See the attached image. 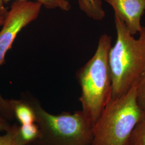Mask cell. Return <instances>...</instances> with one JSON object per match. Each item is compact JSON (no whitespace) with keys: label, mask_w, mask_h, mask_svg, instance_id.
Here are the masks:
<instances>
[{"label":"cell","mask_w":145,"mask_h":145,"mask_svg":"<svg viewBox=\"0 0 145 145\" xmlns=\"http://www.w3.org/2000/svg\"><path fill=\"white\" fill-rule=\"evenodd\" d=\"M111 42V36L101 35L93 57L76 72L81 89L79 101L82 111L93 125L111 100L112 84L109 63Z\"/></svg>","instance_id":"cell-1"},{"label":"cell","mask_w":145,"mask_h":145,"mask_svg":"<svg viewBox=\"0 0 145 145\" xmlns=\"http://www.w3.org/2000/svg\"><path fill=\"white\" fill-rule=\"evenodd\" d=\"M117 39L109 54L112 78L111 99L126 93L145 71V27L135 38L124 22L114 15Z\"/></svg>","instance_id":"cell-2"},{"label":"cell","mask_w":145,"mask_h":145,"mask_svg":"<svg viewBox=\"0 0 145 145\" xmlns=\"http://www.w3.org/2000/svg\"><path fill=\"white\" fill-rule=\"evenodd\" d=\"M145 117V110L137 101L135 83L106 105L93 125L92 145H130L135 126Z\"/></svg>","instance_id":"cell-3"},{"label":"cell","mask_w":145,"mask_h":145,"mask_svg":"<svg viewBox=\"0 0 145 145\" xmlns=\"http://www.w3.org/2000/svg\"><path fill=\"white\" fill-rule=\"evenodd\" d=\"M26 99L34 109L40 132L31 145H92L93 125L82 110L51 114L36 99Z\"/></svg>","instance_id":"cell-4"},{"label":"cell","mask_w":145,"mask_h":145,"mask_svg":"<svg viewBox=\"0 0 145 145\" xmlns=\"http://www.w3.org/2000/svg\"><path fill=\"white\" fill-rule=\"evenodd\" d=\"M42 8V5L36 1H14L12 3L0 31V66L5 62V55L18 33L36 20ZM0 111L8 120L14 119L9 100L4 99L1 93Z\"/></svg>","instance_id":"cell-5"},{"label":"cell","mask_w":145,"mask_h":145,"mask_svg":"<svg viewBox=\"0 0 145 145\" xmlns=\"http://www.w3.org/2000/svg\"><path fill=\"white\" fill-rule=\"evenodd\" d=\"M114 9V15L124 22L132 35L139 33L142 26L141 18L145 12V0H103Z\"/></svg>","instance_id":"cell-6"},{"label":"cell","mask_w":145,"mask_h":145,"mask_svg":"<svg viewBox=\"0 0 145 145\" xmlns=\"http://www.w3.org/2000/svg\"><path fill=\"white\" fill-rule=\"evenodd\" d=\"M9 103L15 119L20 125L27 124L36 123V115L31 104L25 99H12Z\"/></svg>","instance_id":"cell-7"},{"label":"cell","mask_w":145,"mask_h":145,"mask_svg":"<svg viewBox=\"0 0 145 145\" xmlns=\"http://www.w3.org/2000/svg\"><path fill=\"white\" fill-rule=\"evenodd\" d=\"M80 10L94 21L103 20L105 12L102 0H78Z\"/></svg>","instance_id":"cell-8"},{"label":"cell","mask_w":145,"mask_h":145,"mask_svg":"<svg viewBox=\"0 0 145 145\" xmlns=\"http://www.w3.org/2000/svg\"><path fill=\"white\" fill-rule=\"evenodd\" d=\"M21 141L25 145H31L38 140L40 132L38 125L36 123L20 125L18 130Z\"/></svg>","instance_id":"cell-9"},{"label":"cell","mask_w":145,"mask_h":145,"mask_svg":"<svg viewBox=\"0 0 145 145\" xmlns=\"http://www.w3.org/2000/svg\"><path fill=\"white\" fill-rule=\"evenodd\" d=\"M19 126L17 124L12 125L5 134L0 135V145H25L19 135Z\"/></svg>","instance_id":"cell-10"},{"label":"cell","mask_w":145,"mask_h":145,"mask_svg":"<svg viewBox=\"0 0 145 145\" xmlns=\"http://www.w3.org/2000/svg\"><path fill=\"white\" fill-rule=\"evenodd\" d=\"M12 1H31V0H3L7 4ZM48 9H59L64 11H68L71 9L70 0H34Z\"/></svg>","instance_id":"cell-11"},{"label":"cell","mask_w":145,"mask_h":145,"mask_svg":"<svg viewBox=\"0 0 145 145\" xmlns=\"http://www.w3.org/2000/svg\"><path fill=\"white\" fill-rule=\"evenodd\" d=\"M130 145H145V117L135 126L131 136Z\"/></svg>","instance_id":"cell-12"},{"label":"cell","mask_w":145,"mask_h":145,"mask_svg":"<svg viewBox=\"0 0 145 145\" xmlns=\"http://www.w3.org/2000/svg\"><path fill=\"white\" fill-rule=\"evenodd\" d=\"M135 90L137 102L145 110V71L135 83Z\"/></svg>","instance_id":"cell-13"},{"label":"cell","mask_w":145,"mask_h":145,"mask_svg":"<svg viewBox=\"0 0 145 145\" xmlns=\"http://www.w3.org/2000/svg\"><path fill=\"white\" fill-rule=\"evenodd\" d=\"M11 125L9 120L0 111V132H7L10 129Z\"/></svg>","instance_id":"cell-14"},{"label":"cell","mask_w":145,"mask_h":145,"mask_svg":"<svg viewBox=\"0 0 145 145\" xmlns=\"http://www.w3.org/2000/svg\"><path fill=\"white\" fill-rule=\"evenodd\" d=\"M8 10L5 8L3 0H0V16L5 17Z\"/></svg>","instance_id":"cell-15"},{"label":"cell","mask_w":145,"mask_h":145,"mask_svg":"<svg viewBox=\"0 0 145 145\" xmlns=\"http://www.w3.org/2000/svg\"><path fill=\"white\" fill-rule=\"evenodd\" d=\"M4 19L5 17L0 16V26H2L3 24V22H4Z\"/></svg>","instance_id":"cell-16"}]
</instances>
